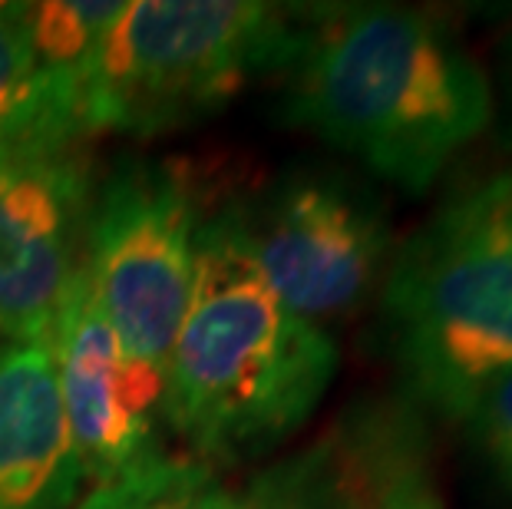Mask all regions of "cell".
I'll list each match as a JSON object with an SVG mask.
<instances>
[{
    "mask_svg": "<svg viewBox=\"0 0 512 509\" xmlns=\"http://www.w3.org/2000/svg\"><path fill=\"white\" fill-rule=\"evenodd\" d=\"M281 119L410 196L493 123L486 70L430 10L337 4L298 17Z\"/></svg>",
    "mask_w": 512,
    "mask_h": 509,
    "instance_id": "1",
    "label": "cell"
},
{
    "mask_svg": "<svg viewBox=\"0 0 512 509\" xmlns=\"http://www.w3.org/2000/svg\"><path fill=\"white\" fill-rule=\"evenodd\" d=\"M337 361L331 334L281 305L261 275L238 202L205 215L162 397L189 457L215 467L278 447L318 410Z\"/></svg>",
    "mask_w": 512,
    "mask_h": 509,
    "instance_id": "2",
    "label": "cell"
},
{
    "mask_svg": "<svg viewBox=\"0 0 512 509\" xmlns=\"http://www.w3.org/2000/svg\"><path fill=\"white\" fill-rule=\"evenodd\" d=\"M380 314L410 404L463 424L512 371V166L456 186L400 245Z\"/></svg>",
    "mask_w": 512,
    "mask_h": 509,
    "instance_id": "3",
    "label": "cell"
},
{
    "mask_svg": "<svg viewBox=\"0 0 512 509\" xmlns=\"http://www.w3.org/2000/svg\"><path fill=\"white\" fill-rule=\"evenodd\" d=\"M298 17L258 0H129L80 77V129L156 136L205 119L285 67Z\"/></svg>",
    "mask_w": 512,
    "mask_h": 509,
    "instance_id": "4",
    "label": "cell"
},
{
    "mask_svg": "<svg viewBox=\"0 0 512 509\" xmlns=\"http://www.w3.org/2000/svg\"><path fill=\"white\" fill-rule=\"evenodd\" d=\"M202 199L166 162H129L93 192L83 268L129 367L166 391V367L189 308ZM166 397V394H162Z\"/></svg>",
    "mask_w": 512,
    "mask_h": 509,
    "instance_id": "5",
    "label": "cell"
},
{
    "mask_svg": "<svg viewBox=\"0 0 512 509\" xmlns=\"http://www.w3.org/2000/svg\"><path fill=\"white\" fill-rule=\"evenodd\" d=\"M238 209L261 275L298 318L318 328L351 318L384 285L394 232L380 202L347 176L291 172Z\"/></svg>",
    "mask_w": 512,
    "mask_h": 509,
    "instance_id": "6",
    "label": "cell"
},
{
    "mask_svg": "<svg viewBox=\"0 0 512 509\" xmlns=\"http://www.w3.org/2000/svg\"><path fill=\"white\" fill-rule=\"evenodd\" d=\"M86 133L47 126L0 146V338H47L83 262L93 205Z\"/></svg>",
    "mask_w": 512,
    "mask_h": 509,
    "instance_id": "7",
    "label": "cell"
},
{
    "mask_svg": "<svg viewBox=\"0 0 512 509\" xmlns=\"http://www.w3.org/2000/svg\"><path fill=\"white\" fill-rule=\"evenodd\" d=\"M47 344L57 367L63 414L86 483H106L152 453L162 387L129 367L80 262L50 321Z\"/></svg>",
    "mask_w": 512,
    "mask_h": 509,
    "instance_id": "8",
    "label": "cell"
},
{
    "mask_svg": "<svg viewBox=\"0 0 512 509\" xmlns=\"http://www.w3.org/2000/svg\"><path fill=\"white\" fill-rule=\"evenodd\" d=\"M83 483L47 338L0 341V509H73Z\"/></svg>",
    "mask_w": 512,
    "mask_h": 509,
    "instance_id": "9",
    "label": "cell"
},
{
    "mask_svg": "<svg viewBox=\"0 0 512 509\" xmlns=\"http://www.w3.org/2000/svg\"><path fill=\"white\" fill-rule=\"evenodd\" d=\"M242 509H377L361 450L341 420L318 443L271 463L248 480Z\"/></svg>",
    "mask_w": 512,
    "mask_h": 509,
    "instance_id": "10",
    "label": "cell"
},
{
    "mask_svg": "<svg viewBox=\"0 0 512 509\" xmlns=\"http://www.w3.org/2000/svg\"><path fill=\"white\" fill-rule=\"evenodd\" d=\"M344 420L361 450L377 509H446L417 407L367 404Z\"/></svg>",
    "mask_w": 512,
    "mask_h": 509,
    "instance_id": "11",
    "label": "cell"
},
{
    "mask_svg": "<svg viewBox=\"0 0 512 509\" xmlns=\"http://www.w3.org/2000/svg\"><path fill=\"white\" fill-rule=\"evenodd\" d=\"M47 126L80 129L76 90L43 67L30 4H0V146Z\"/></svg>",
    "mask_w": 512,
    "mask_h": 509,
    "instance_id": "12",
    "label": "cell"
},
{
    "mask_svg": "<svg viewBox=\"0 0 512 509\" xmlns=\"http://www.w3.org/2000/svg\"><path fill=\"white\" fill-rule=\"evenodd\" d=\"M73 509H242L209 463L152 450L106 483H96Z\"/></svg>",
    "mask_w": 512,
    "mask_h": 509,
    "instance_id": "13",
    "label": "cell"
},
{
    "mask_svg": "<svg viewBox=\"0 0 512 509\" xmlns=\"http://www.w3.org/2000/svg\"><path fill=\"white\" fill-rule=\"evenodd\" d=\"M123 0H43L30 4V30L37 53L53 77L80 90L100 43L123 14Z\"/></svg>",
    "mask_w": 512,
    "mask_h": 509,
    "instance_id": "14",
    "label": "cell"
},
{
    "mask_svg": "<svg viewBox=\"0 0 512 509\" xmlns=\"http://www.w3.org/2000/svg\"><path fill=\"white\" fill-rule=\"evenodd\" d=\"M463 427L476 443L486 470L493 473L496 486L512 496V371L499 374L473 400Z\"/></svg>",
    "mask_w": 512,
    "mask_h": 509,
    "instance_id": "15",
    "label": "cell"
},
{
    "mask_svg": "<svg viewBox=\"0 0 512 509\" xmlns=\"http://www.w3.org/2000/svg\"><path fill=\"white\" fill-rule=\"evenodd\" d=\"M499 80H503V93L509 106V143H512V30L499 43Z\"/></svg>",
    "mask_w": 512,
    "mask_h": 509,
    "instance_id": "16",
    "label": "cell"
}]
</instances>
